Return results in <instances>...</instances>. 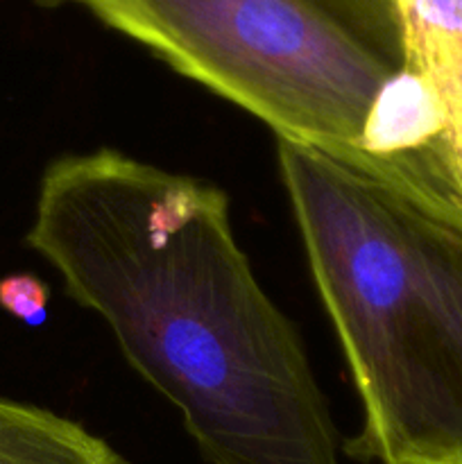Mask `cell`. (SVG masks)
I'll list each match as a JSON object with an SVG mask.
<instances>
[{
	"instance_id": "52a82bcc",
	"label": "cell",
	"mask_w": 462,
	"mask_h": 464,
	"mask_svg": "<svg viewBox=\"0 0 462 464\" xmlns=\"http://www.w3.org/2000/svg\"><path fill=\"white\" fill-rule=\"evenodd\" d=\"M392 71H406L401 25L392 0H308Z\"/></svg>"
},
{
	"instance_id": "277c9868",
	"label": "cell",
	"mask_w": 462,
	"mask_h": 464,
	"mask_svg": "<svg viewBox=\"0 0 462 464\" xmlns=\"http://www.w3.org/2000/svg\"><path fill=\"white\" fill-rule=\"evenodd\" d=\"M406 71L428 84L442 111V140L462 184V0H392Z\"/></svg>"
},
{
	"instance_id": "6da1fadb",
	"label": "cell",
	"mask_w": 462,
	"mask_h": 464,
	"mask_svg": "<svg viewBox=\"0 0 462 464\" xmlns=\"http://www.w3.org/2000/svg\"><path fill=\"white\" fill-rule=\"evenodd\" d=\"M25 243L181 412L211 464H340L293 322L240 249L225 190L111 148L45 168Z\"/></svg>"
},
{
	"instance_id": "3957f363",
	"label": "cell",
	"mask_w": 462,
	"mask_h": 464,
	"mask_svg": "<svg viewBox=\"0 0 462 464\" xmlns=\"http://www.w3.org/2000/svg\"><path fill=\"white\" fill-rule=\"evenodd\" d=\"M80 5L274 130L358 145L397 71L308 0H36Z\"/></svg>"
},
{
	"instance_id": "5b68a950",
	"label": "cell",
	"mask_w": 462,
	"mask_h": 464,
	"mask_svg": "<svg viewBox=\"0 0 462 464\" xmlns=\"http://www.w3.org/2000/svg\"><path fill=\"white\" fill-rule=\"evenodd\" d=\"M0 464H127L104 440L30 403L0 399Z\"/></svg>"
},
{
	"instance_id": "ba28073f",
	"label": "cell",
	"mask_w": 462,
	"mask_h": 464,
	"mask_svg": "<svg viewBox=\"0 0 462 464\" xmlns=\"http://www.w3.org/2000/svg\"><path fill=\"white\" fill-rule=\"evenodd\" d=\"M50 290L34 275H9L0 279V308L27 326H41L48 320Z\"/></svg>"
},
{
	"instance_id": "7a4b0ae2",
	"label": "cell",
	"mask_w": 462,
	"mask_h": 464,
	"mask_svg": "<svg viewBox=\"0 0 462 464\" xmlns=\"http://www.w3.org/2000/svg\"><path fill=\"white\" fill-rule=\"evenodd\" d=\"M281 179L362 403L358 460L462 464V184L442 140L276 139Z\"/></svg>"
},
{
	"instance_id": "8992f818",
	"label": "cell",
	"mask_w": 462,
	"mask_h": 464,
	"mask_svg": "<svg viewBox=\"0 0 462 464\" xmlns=\"http://www.w3.org/2000/svg\"><path fill=\"white\" fill-rule=\"evenodd\" d=\"M442 134V111L421 77L401 71L374 102L358 145L371 152L419 148Z\"/></svg>"
}]
</instances>
